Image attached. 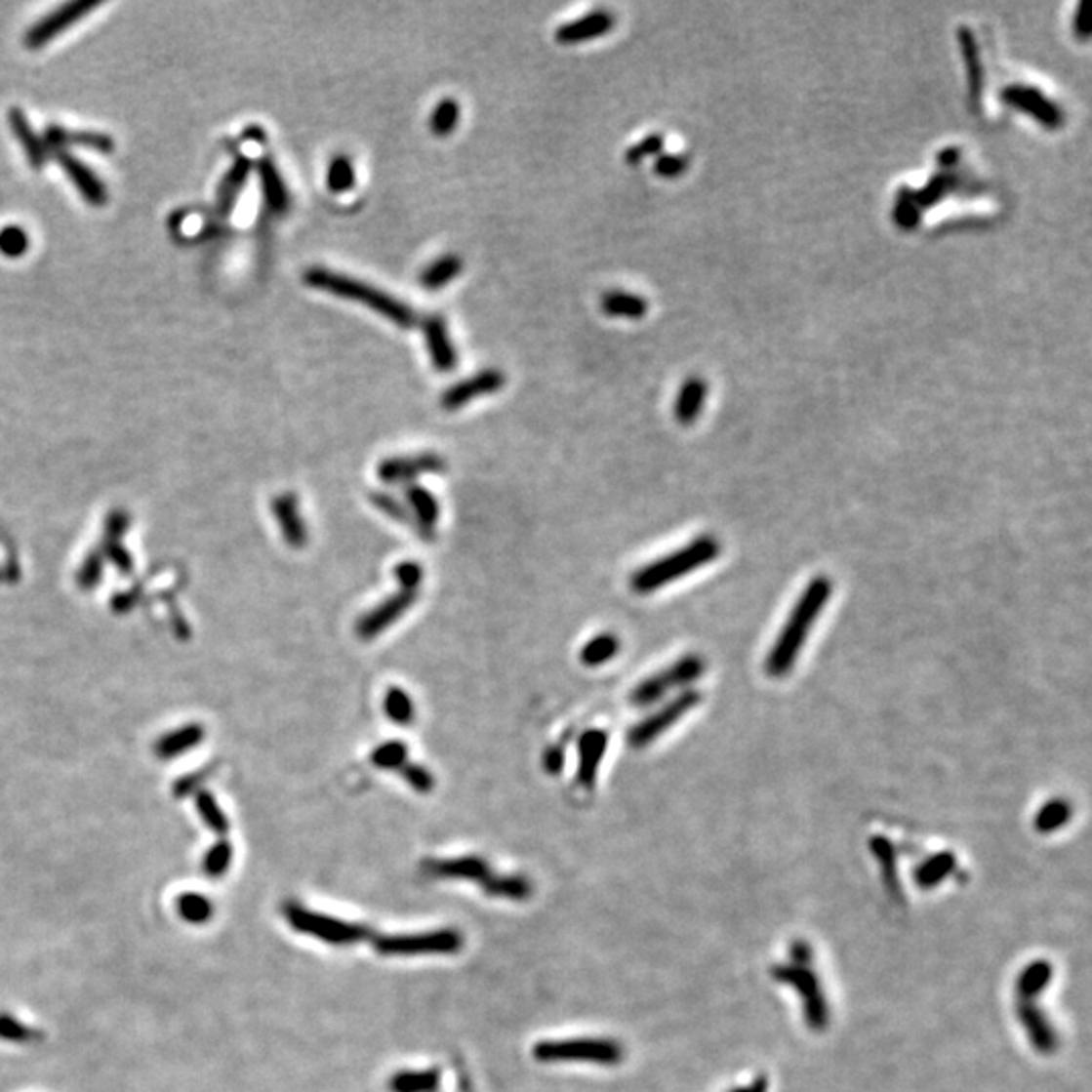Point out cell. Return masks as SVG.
<instances>
[{"mask_svg":"<svg viewBox=\"0 0 1092 1092\" xmlns=\"http://www.w3.org/2000/svg\"><path fill=\"white\" fill-rule=\"evenodd\" d=\"M957 160H959V150H957V148H945V150L939 154V162H941L943 166H953Z\"/></svg>","mask_w":1092,"mask_h":1092,"instance_id":"91938a15","label":"cell"},{"mask_svg":"<svg viewBox=\"0 0 1092 1092\" xmlns=\"http://www.w3.org/2000/svg\"><path fill=\"white\" fill-rule=\"evenodd\" d=\"M609 745V735L601 728H589L579 739V767L577 783L585 789H593L597 781V771L601 767L603 754Z\"/></svg>","mask_w":1092,"mask_h":1092,"instance_id":"ac0fdd59","label":"cell"},{"mask_svg":"<svg viewBox=\"0 0 1092 1092\" xmlns=\"http://www.w3.org/2000/svg\"><path fill=\"white\" fill-rule=\"evenodd\" d=\"M705 399H707V383L703 379L692 377L684 381L674 407V415L678 422L682 425H692L700 411H703Z\"/></svg>","mask_w":1092,"mask_h":1092,"instance_id":"83f0119b","label":"cell"},{"mask_svg":"<svg viewBox=\"0 0 1092 1092\" xmlns=\"http://www.w3.org/2000/svg\"><path fill=\"white\" fill-rule=\"evenodd\" d=\"M393 577L399 583L401 591H415L419 593V586L424 583V567L417 561H401L393 569Z\"/></svg>","mask_w":1092,"mask_h":1092,"instance_id":"7dc6e473","label":"cell"},{"mask_svg":"<svg viewBox=\"0 0 1092 1092\" xmlns=\"http://www.w3.org/2000/svg\"><path fill=\"white\" fill-rule=\"evenodd\" d=\"M303 282L310 288H318L339 298L369 305L371 310L397 324L399 328H413L419 322L417 312L409 303L388 296L386 292L375 286L358 282V279L350 275L332 271L326 267H310L303 273Z\"/></svg>","mask_w":1092,"mask_h":1092,"instance_id":"7a4b0ae2","label":"cell"},{"mask_svg":"<svg viewBox=\"0 0 1092 1092\" xmlns=\"http://www.w3.org/2000/svg\"><path fill=\"white\" fill-rule=\"evenodd\" d=\"M179 912L184 920L192 922V925H201V922H205L213 914V905L207 896L182 894L179 899Z\"/></svg>","mask_w":1092,"mask_h":1092,"instance_id":"7bdbcfd3","label":"cell"},{"mask_svg":"<svg viewBox=\"0 0 1092 1092\" xmlns=\"http://www.w3.org/2000/svg\"><path fill=\"white\" fill-rule=\"evenodd\" d=\"M45 144L47 148H55V150H65L67 146H79V148H88L100 154H111L114 152V140L111 136L103 134V132H92V130H67L63 126H49L45 132Z\"/></svg>","mask_w":1092,"mask_h":1092,"instance_id":"d6986e66","label":"cell"},{"mask_svg":"<svg viewBox=\"0 0 1092 1092\" xmlns=\"http://www.w3.org/2000/svg\"><path fill=\"white\" fill-rule=\"evenodd\" d=\"M424 870L437 878H464V880L480 882L486 892L490 890L496 876L490 870L486 860L478 856H465L454 860H427L424 862Z\"/></svg>","mask_w":1092,"mask_h":1092,"instance_id":"9a60e30c","label":"cell"},{"mask_svg":"<svg viewBox=\"0 0 1092 1092\" xmlns=\"http://www.w3.org/2000/svg\"><path fill=\"white\" fill-rule=\"evenodd\" d=\"M1018 1018L1028 1033L1031 1046L1040 1054H1054L1058 1048L1056 1031L1046 1020V1016L1035 1007L1030 999H1020L1018 1003Z\"/></svg>","mask_w":1092,"mask_h":1092,"instance_id":"7402d4cb","label":"cell"},{"mask_svg":"<svg viewBox=\"0 0 1092 1092\" xmlns=\"http://www.w3.org/2000/svg\"><path fill=\"white\" fill-rule=\"evenodd\" d=\"M447 462L435 452H424L417 456H397L386 458L377 465V478L383 484L399 486V484H415L417 478L429 473H443Z\"/></svg>","mask_w":1092,"mask_h":1092,"instance_id":"30bf717a","label":"cell"},{"mask_svg":"<svg viewBox=\"0 0 1092 1092\" xmlns=\"http://www.w3.org/2000/svg\"><path fill=\"white\" fill-rule=\"evenodd\" d=\"M894 221L899 222V225L907 231L914 229L920 221V207L914 201V194L910 188H901V192L896 194V201H894V211H892Z\"/></svg>","mask_w":1092,"mask_h":1092,"instance_id":"b9f144b4","label":"cell"},{"mask_svg":"<svg viewBox=\"0 0 1092 1092\" xmlns=\"http://www.w3.org/2000/svg\"><path fill=\"white\" fill-rule=\"evenodd\" d=\"M775 982L791 986L803 997V1014L811 1030L822 1031L829 1024L828 1001L822 991L820 979L809 967L801 965H775L771 969Z\"/></svg>","mask_w":1092,"mask_h":1092,"instance_id":"8992f818","label":"cell"},{"mask_svg":"<svg viewBox=\"0 0 1092 1092\" xmlns=\"http://www.w3.org/2000/svg\"><path fill=\"white\" fill-rule=\"evenodd\" d=\"M462 269H464V260L460 256L445 254L422 271V275H419V284H422L425 290H431V292L441 290L447 284H452L454 279L462 273Z\"/></svg>","mask_w":1092,"mask_h":1092,"instance_id":"f546056e","label":"cell"},{"mask_svg":"<svg viewBox=\"0 0 1092 1092\" xmlns=\"http://www.w3.org/2000/svg\"><path fill=\"white\" fill-rule=\"evenodd\" d=\"M31 1030L19 1024L15 1018L11 1016H0V1038L3 1040H11V1042H24L31 1038Z\"/></svg>","mask_w":1092,"mask_h":1092,"instance_id":"db71d44e","label":"cell"},{"mask_svg":"<svg viewBox=\"0 0 1092 1092\" xmlns=\"http://www.w3.org/2000/svg\"><path fill=\"white\" fill-rule=\"evenodd\" d=\"M231 858H233L231 844L227 842V839H221V842L207 854V860H205L207 874L213 876V878H219V876L225 874L229 864H231Z\"/></svg>","mask_w":1092,"mask_h":1092,"instance_id":"c3c4849f","label":"cell"},{"mask_svg":"<svg viewBox=\"0 0 1092 1092\" xmlns=\"http://www.w3.org/2000/svg\"><path fill=\"white\" fill-rule=\"evenodd\" d=\"M100 7L98 0H73L65 3L60 9L49 13L45 19L37 20L24 35V45L29 49H41L55 37H60L71 24L81 20L88 13Z\"/></svg>","mask_w":1092,"mask_h":1092,"instance_id":"8fae6325","label":"cell"},{"mask_svg":"<svg viewBox=\"0 0 1092 1092\" xmlns=\"http://www.w3.org/2000/svg\"><path fill=\"white\" fill-rule=\"evenodd\" d=\"M258 175H260V182H262V190H263V199H265V205L269 207V211L275 213V215L288 213L290 203H292L290 190H288L286 181L282 179V175H279L277 166L273 164V160L269 156L260 158Z\"/></svg>","mask_w":1092,"mask_h":1092,"instance_id":"484cf974","label":"cell"},{"mask_svg":"<svg viewBox=\"0 0 1092 1092\" xmlns=\"http://www.w3.org/2000/svg\"><path fill=\"white\" fill-rule=\"evenodd\" d=\"M286 916L296 931L303 935H312L332 945H352L369 937L367 927L354 925V922H346L334 916H326L320 912H312L298 905H290L286 909Z\"/></svg>","mask_w":1092,"mask_h":1092,"instance_id":"52a82bcc","label":"cell"},{"mask_svg":"<svg viewBox=\"0 0 1092 1092\" xmlns=\"http://www.w3.org/2000/svg\"><path fill=\"white\" fill-rule=\"evenodd\" d=\"M955 856L950 852H941L935 854L933 858H927L922 862L916 870H914V880L920 888H935L939 886L950 872L955 870Z\"/></svg>","mask_w":1092,"mask_h":1092,"instance_id":"4dcf8cb0","label":"cell"},{"mask_svg":"<svg viewBox=\"0 0 1092 1092\" xmlns=\"http://www.w3.org/2000/svg\"><path fill=\"white\" fill-rule=\"evenodd\" d=\"M957 39L961 45V53H963V60L967 63V77H969V94H971V101L977 103L982 100V92H984V65H982V55H979L977 49V41L971 33L969 26H959L957 29Z\"/></svg>","mask_w":1092,"mask_h":1092,"instance_id":"4316f807","label":"cell"},{"mask_svg":"<svg viewBox=\"0 0 1092 1092\" xmlns=\"http://www.w3.org/2000/svg\"><path fill=\"white\" fill-rule=\"evenodd\" d=\"M437 1084V1072H401L390 1078L393 1092H424Z\"/></svg>","mask_w":1092,"mask_h":1092,"instance_id":"ee69618b","label":"cell"},{"mask_svg":"<svg viewBox=\"0 0 1092 1092\" xmlns=\"http://www.w3.org/2000/svg\"><path fill=\"white\" fill-rule=\"evenodd\" d=\"M419 593L415 591H397L388 595L384 601L375 605L371 611L360 615L356 622V635L362 641H371L383 635L390 626H395L403 615L417 603Z\"/></svg>","mask_w":1092,"mask_h":1092,"instance_id":"7c38bea8","label":"cell"},{"mask_svg":"<svg viewBox=\"0 0 1092 1092\" xmlns=\"http://www.w3.org/2000/svg\"><path fill=\"white\" fill-rule=\"evenodd\" d=\"M535 1058L541 1062L618 1064L624 1052L613 1040H558L537 1044Z\"/></svg>","mask_w":1092,"mask_h":1092,"instance_id":"ba28073f","label":"cell"},{"mask_svg":"<svg viewBox=\"0 0 1092 1092\" xmlns=\"http://www.w3.org/2000/svg\"><path fill=\"white\" fill-rule=\"evenodd\" d=\"M870 850L876 856V862L882 868L884 882L888 884L890 892L899 890V874H896V852L894 846L882 835H874L870 839Z\"/></svg>","mask_w":1092,"mask_h":1092,"instance_id":"ab89813d","label":"cell"},{"mask_svg":"<svg viewBox=\"0 0 1092 1092\" xmlns=\"http://www.w3.org/2000/svg\"><path fill=\"white\" fill-rule=\"evenodd\" d=\"M767 1090H769V1080L765 1076H759L757 1080H752L745 1088H735L731 1092H767Z\"/></svg>","mask_w":1092,"mask_h":1092,"instance_id":"680465c9","label":"cell"},{"mask_svg":"<svg viewBox=\"0 0 1092 1092\" xmlns=\"http://www.w3.org/2000/svg\"><path fill=\"white\" fill-rule=\"evenodd\" d=\"M401 775L409 783V786L419 793H429L435 788L433 773L427 767L419 765V763H405L401 767Z\"/></svg>","mask_w":1092,"mask_h":1092,"instance_id":"681fc988","label":"cell"},{"mask_svg":"<svg viewBox=\"0 0 1092 1092\" xmlns=\"http://www.w3.org/2000/svg\"><path fill=\"white\" fill-rule=\"evenodd\" d=\"M405 500H407V508L411 510L419 526V537L424 541H433V528L439 522V514H441L437 498L424 486L409 484L405 486Z\"/></svg>","mask_w":1092,"mask_h":1092,"instance_id":"603a6c76","label":"cell"},{"mask_svg":"<svg viewBox=\"0 0 1092 1092\" xmlns=\"http://www.w3.org/2000/svg\"><path fill=\"white\" fill-rule=\"evenodd\" d=\"M464 945L462 935L443 929L431 933H419V935H397V937H381L375 941V949L383 955H425V953H456Z\"/></svg>","mask_w":1092,"mask_h":1092,"instance_id":"9c48e42d","label":"cell"},{"mask_svg":"<svg viewBox=\"0 0 1092 1092\" xmlns=\"http://www.w3.org/2000/svg\"><path fill=\"white\" fill-rule=\"evenodd\" d=\"M688 168V160L680 154H658L654 162V173L662 179H676Z\"/></svg>","mask_w":1092,"mask_h":1092,"instance_id":"816d5d0a","label":"cell"},{"mask_svg":"<svg viewBox=\"0 0 1092 1092\" xmlns=\"http://www.w3.org/2000/svg\"><path fill=\"white\" fill-rule=\"evenodd\" d=\"M705 669H707V664L700 656H696V654L682 656L674 664H669L667 667L658 671V674H652L646 680H641L631 690L629 703L635 708L652 707V705L660 703V700L667 692L678 690V688H688L692 682H696L700 676L705 674Z\"/></svg>","mask_w":1092,"mask_h":1092,"instance_id":"277c9868","label":"cell"},{"mask_svg":"<svg viewBox=\"0 0 1092 1092\" xmlns=\"http://www.w3.org/2000/svg\"><path fill=\"white\" fill-rule=\"evenodd\" d=\"M460 111H462V109H460V103H458L456 100H452V98L441 100V101L435 105L433 114H431V120H429V128H431L433 136L445 138V136L454 134V130H456V126H458V122H460Z\"/></svg>","mask_w":1092,"mask_h":1092,"instance_id":"f35d334b","label":"cell"},{"mask_svg":"<svg viewBox=\"0 0 1092 1092\" xmlns=\"http://www.w3.org/2000/svg\"><path fill=\"white\" fill-rule=\"evenodd\" d=\"M506 384V377H504L502 371L498 369H486L480 371L478 375H473L469 379H464L456 384H452L450 388L445 390L441 395L439 403L445 411H458L462 407H465L469 401L473 399H480L486 395H494L498 390Z\"/></svg>","mask_w":1092,"mask_h":1092,"instance_id":"5bb4252c","label":"cell"},{"mask_svg":"<svg viewBox=\"0 0 1092 1092\" xmlns=\"http://www.w3.org/2000/svg\"><path fill=\"white\" fill-rule=\"evenodd\" d=\"M662 148H664V136H662V134H652V136L643 138L641 142L633 144V146L626 152V160H627V164L635 166V164H639V162L646 160L648 156L660 154Z\"/></svg>","mask_w":1092,"mask_h":1092,"instance_id":"f907efd6","label":"cell"},{"mask_svg":"<svg viewBox=\"0 0 1092 1092\" xmlns=\"http://www.w3.org/2000/svg\"><path fill=\"white\" fill-rule=\"evenodd\" d=\"M354 182H356V173H354V164H352L350 156L336 154L330 160L328 173H326L328 190L334 192V194H344V192L354 188Z\"/></svg>","mask_w":1092,"mask_h":1092,"instance_id":"d590c367","label":"cell"},{"mask_svg":"<svg viewBox=\"0 0 1092 1092\" xmlns=\"http://www.w3.org/2000/svg\"><path fill=\"white\" fill-rule=\"evenodd\" d=\"M371 502L377 510H381L383 514H386L390 520H395L403 526L415 528L419 532V526L415 522V516L411 514V510L407 508V504L401 502L397 496L388 494V492H373L371 494Z\"/></svg>","mask_w":1092,"mask_h":1092,"instance_id":"74e56055","label":"cell"},{"mask_svg":"<svg viewBox=\"0 0 1092 1092\" xmlns=\"http://www.w3.org/2000/svg\"><path fill=\"white\" fill-rule=\"evenodd\" d=\"M601 310L611 318L637 320L648 314V302L641 296L613 290L601 296Z\"/></svg>","mask_w":1092,"mask_h":1092,"instance_id":"f1b7e54d","label":"cell"},{"mask_svg":"<svg viewBox=\"0 0 1092 1092\" xmlns=\"http://www.w3.org/2000/svg\"><path fill=\"white\" fill-rule=\"evenodd\" d=\"M431 364L439 373H452L458 367V350L452 343L447 322L439 314H431L422 324Z\"/></svg>","mask_w":1092,"mask_h":1092,"instance_id":"2e32d148","label":"cell"},{"mask_svg":"<svg viewBox=\"0 0 1092 1092\" xmlns=\"http://www.w3.org/2000/svg\"><path fill=\"white\" fill-rule=\"evenodd\" d=\"M543 765H545V769H546L550 775H554V773H558V771H563V767H565V747H563V745H552V747H548L546 752H545Z\"/></svg>","mask_w":1092,"mask_h":1092,"instance_id":"11a10c76","label":"cell"},{"mask_svg":"<svg viewBox=\"0 0 1092 1092\" xmlns=\"http://www.w3.org/2000/svg\"><path fill=\"white\" fill-rule=\"evenodd\" d=\"M1052 979V965L1048 961H1033L1030 963L1020 979H1018V993L1020 999H1033L1035 995H1040L1046 986L1050 984Z\"/></svg>","mask_w":1092,"mask_h":1092,"instance_id":"836d02e7","label":"cell"},{"mask_svg":"<svg viewBox=\"0 0 1092 1092\" xmlns=\"http://www.w3.org/2000/svg\"><path fill=\"white\" fill-rule=\"evenodd\" d=\"M201 737H203V733L199 731L197 726L184 728V731H179L175 735H168L166 739H162L160 745H158V752L162 754V757H171V754H177V752H182L184 748H190Z\"/></svg>","mask_w":1092,"mask_h":1092,"instance_id":"bcb514c9","label":"cell"},{"mask_svg":"<svg viewBox=\"0 0 1092 1092\" xmlns=\"http://www.w3.org/2000/svg\"><path fill=\"white\" fill-rule=\"evenodd\" d=\"M409 761V747L405 741H386L371 752V763L383 771H397Z\"/></svg>","mask_w":1092,"mask_h":1092,"instance_id":"8d00e7d4","label":"cell"},{"mask_svg":"<svg viewBox=\"0 0 1092 1092\" xmlns=\"http://www.w3.org/2000/svg\"><path fill=\"white\" fill-rule=\"evenodd\" d=\"M29 249V233L19 225H9L0 231V254L7 258H20Z\"/></svg>","mask_w":1092,"mask_h":1092,"instance_id":"f6af8a7d","label":"cell"},{"mask_svg":"<svg viewBox=\"0 0 1092 1092\" xmlns=\"http://www.w3.org/2000/svg\"><path fill=\"white\" fill-rule=\"evenodd\" d=\"M829 595L831 581L828 577H814L809 581L765 660V669L769 676L781 678L789 674L799 652L805 646L811 627L820 620L824 607L828 605Z\"/></svg>","mask_w":1092,"mask_h":1092,"instance_id":"6da1fadb","label":"cell"},{"mask_svg":"<svg viewBox=\"0 0 1092 1092\" xmlns=\"http://www.w3.org/2000/svg\"><path fill=\"white\" fill-rule=\"evenodd\" d=\"M1001 100L1007 105L1026 111L1028 116H1031L1035 122H1040L1042 126H1046L1050 130H1056L1064 124L1062 109L1035 88L1014 83V86H1007L1001 92Z\"/></svg>","mask_w":1092,"mask_h":1092,"instance_id":"4fadbf2b","label":"cell"},{"mask_svg":"<svg viewBox=\"0 0 1092 1092\" xmlns=\"http://www.w3.org/2000/svg\"><path fill=\"white\" fill-rule=\"evenodd\" d=\"M251 168H254V160L247 158V156H237L235 164L229 168V173L225 175V179L221 181L219 188H217V215L227 219L233 209L235 203L239 199V194L251 175Z\"/></svg>","mask_w":1092,"mask_h":1092,"instance_id":"d4e9b609","label":"cell"},{"mask_svg":"<svg viewBox=\"0 0 1092 1092\" xmlns=\"http://www.w3.org/2000/svg\"><path fill=\"white\" fill-rule=\"evenodd\" d=\"M199 811L201 816L205 818V822L219 833H225L227 831V818L222 816V811L219 809V805L215 803V799L209 793H203L199 797Z\"/></svg>","mask_w":1092,"mask_h":1092,"instance_id":"f5cc1de1","label":"cell"},{"mask_svg":"<svg viewBox=\"0 0 1092 1092\" xmlns=\"http://www.w3.org/2000/svg\"><path fill=\"white\" fill-rule=\"evenodd\" d=\"M700 700H703V694L694 688H686L680 694H676L674 698L669 700V703L662 705L656 712L648 714L646 718H641L639 722H635L629 733H627V743L633 748H646L650 747L656 739H660L664 733H667L671 726H674L678 720H682L690 710H694Z\"/></svg>","mask_w":1092,"mask_h":1092,"instance_id":"5b68a950","label":"cell"},{"mask_svg":"<svg viewBox=\"0 0 1092 1092\" xmlns=\"http://www.w3.org/2000/svg\"><path fill=\"white\" fill-rule=\"evenodd\" d=\"M620 648H622V643H620L618 635H613V633L595 635L593 639H589L583 646L581 662L585 666H589V667L603 666L620 654Z\"/></svg>","mask_w":1092,"mask_h":1092,"instance_id":"d6a6232c","label":"cell"},{"mask_svg":"<svg viewBox=\"0 0 1092 1092\" xmlns=\"http://www.w3.org/2000/svg\"><path fill=\"white\" fill-rule=\"evenodd\" d=\"M9 124L15 138L19 140L22 152L26 154V158H29V164L35 168V171H41V168L47 164V156H49L45 140L33 130L29 118H26L24 111L19 107H13L9 111Z\"/></svg>","mask_w":1092,"mask_h":1092,"instance_id":"cb8c5ba5","label":"cell"},{"mask_svg":"<svg viewBox=\"0 0 1092 1092\" xmlns=\"http://www.w3.org/2000/svg\"><path fill=\"white\" fill-rule=\"evenodd\" d=\"M615 26V15L609 11H593L577 20L565 22L556 29V41L561 45H577L607 35Z\"/></svg>","mask_w":1092,"mask_h":1092,"instance_id":"ffe728a7","label":"cell"},{"mask_svg":"<svg viewBox=\"0 0 1092 1092\" xmlns=\"http://www.w3.org/2000/svg\"><path fill=\"white\" fill-rule=\"evenodd\" d=\"M273 514L282 530L284 541L292 548H303L307 545V524L302 516L300 502L294 494H279L273 500Z\"/></svg>","mask_w":1092,"mask_h":1092,"instance_id":"44dd1931","label":"cell"},{"mask_svg":"<svg viewBox=\"0 0 1092 1092\" xmlns=\"http://www.w3.org/2000/svg\"><path fill=\"white\" fill-rule=\"evenodd\" d=\"M957 186V177L953 173H941L937 175L925 188L912 192L914 194V201L916 205L922 207H931L935 203H939L949 190H953Z\"/></svg>","mask_w":1092,"mask_h":1092,"instance_id":"60d3db41","label":"cell"},{"mask_svg":"<svg viewBox=\"0 0 1092 1092\" xmlns=\"http://www.w3.org/2000/svg\"><path fill=\"white\" fill-rule=\"evenodd\" d=\"M383 708H384L386 718L390 722L399 724V726H411L415 722V716H417V708H415L413 698L409 696V692H405L399 686H390L386 690L384 700H383Z\"/></svg>","mask_w":1092,"mask_h":1092,"instance_id":"1f68e13d","label":"cell"},{"mask_svg":"<svg viewBox=\"0 0 1092 1092\" xmlns=\"http://www.w3.org/2000/svg\"><path fill=\"white\" fill-rule=\"evenodd\" d=\"M1072 818V807L1067 799H1052L1035 814L1033 828L1040 833H1052L1069 824Z\"/></svg>","mask_w":1092,"mask_h":1092,"instance_id":"e575fe53","label":"cell"},{"mask_svg":"<svg viewBox=\"0 0 1092 1092\" xmlns=\"http://www.w3.org/2000/svg\"><path fill=\"white\" fill-rule=\"evenodd\" d=\"M1086 11H1088V3H1086V0H1082V3L1078 5V9H1076V13H1074V20H1072V29H1074V35H1076L1078 39H1088V35H1090V33H1088V31H1090V22H1088V19H1086Z\"/></svg>","mask_w":1092,"mask_h":1092,"instance_id":"9f6ffc18","label":"cell"},{"mask_svg":"<svg viewBox=\"0 0 1092 1092\" xmlns=\"http://www.w3.org/2000/svg\"><path fill=\"white\" fill-rule=\"evenodd\" d=\"M791 957H793V961H795L793 965L807 967V965L811 963V947H809V943H805V941H801V939L795 941V943L791 945Z\"/></svg>","mask_w":1092,"mask_h":1092,"instance_id":"6f0895ef","label":"cell"},{"mask_svg":"<svg viewBox=\"0 0 1092 1092\" xmlns=\"http://www.w3.org/2000/svg\"><path fill=\"white\" fill-rule=\"evenodd\" d=\"M718 554H720V545L714 537L710 535L698 537L692 543L684 545L682 548L658 558V561L648 563L646 567L637 569L631 577V589L637 595H650L654 591H660L666 585L674 583L716 561Z\"/></svg>","mask_w":1092,"mask_h":1092,"instance_id":"3957f363","label":"cell"},{"mask_svg":"<svg viewBox=\"0 0 1092 1092\" xmlns=\"http://www.w3.org/2000/svg\"><path fill=\"white\" fill-rule=\"evenodd\" d=\"M55 158H58L60 166L63 168L65 175L69 177V181L77 186L81 197L86 199L90 205L101 207V205L107 203V188L90 166L83 164L79 158H75L67 150H55Z\"/></svg>","mask_w":1092,"mask_h":1092,"instance_id":"e0dca14e","label":"cell"}]
</instances>
